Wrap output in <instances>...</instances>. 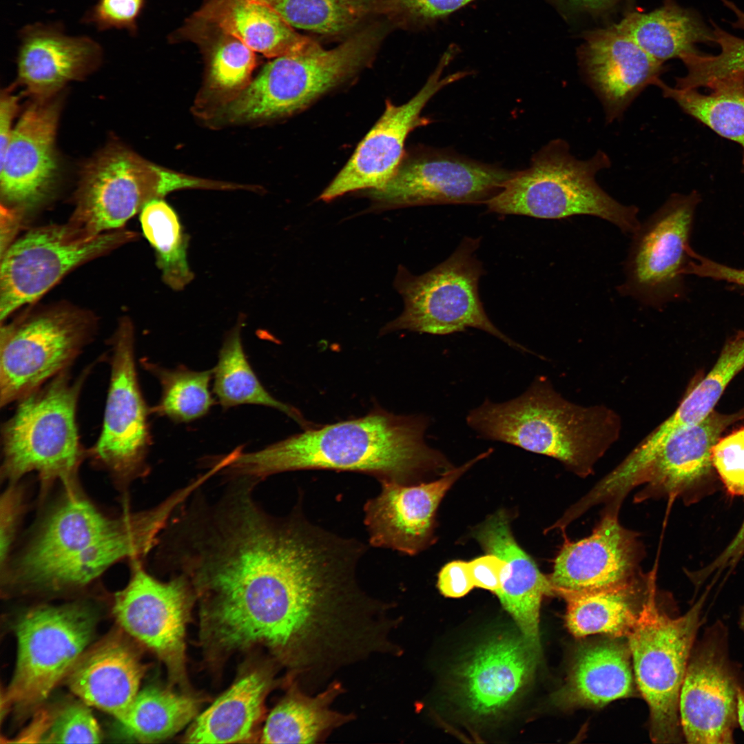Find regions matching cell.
<instances>
[{
  "label": "cell",
  "instance_id": "obj_1",
  "mask_svg": "<svg viewBox=\"0 0 744 744\" xmlns=\"http://www.w3.org/2000/svg\"><path fill=\"white\" fill-rule=\"evenodd\" d=\"M428 425L423 416L375 409L362 417L306 430L258 451L237 447L228 454L227 469L258 482L286 471L329 469L412 484L428 472L452 468L442 453L426 444Z\"/></svg>",
  "mask_w": 744,
  "mask_h": 744
},
{
  "label": "cell",
  "instance_id": "obj_2",
  "mask_svg": "<svg viewBox=\"0 0 744 744\" xmlns=\"http://www.w3.org/2000/svg\"><path fill=\"white\" fill-rule=\"evenodd\" d=\"M466 422L483 438L555 458L583 476L617 441L621 429L612 409L570 402L544 376L515 399H486L469 412Z\"/></svg>",
  "mask_w": 744,
  "mask_h": 744
},
{
  "label": "cell",
  "instance_id": "obj_3",
  "mask_svg": "<svg viewBox=\"0 0 744 744\" xmlns=\"http://www.w3.org/2000/svg\"><path fill=\"white\" fill-rule=\"evenodd\" d=\"M65 489L9 573L10 584L21 590H35L50 573L67 586L82 587L130 552L127 530L136 513L110 517L77 487Z\"/></svg>",
  "mask_w": 744,
  "mask_h": 744
},
{
  "label": "cell",
  "instance_id": "obj_4",
  "mask_svg": "<svg viewBox=\"0 0 744 744\" xmlns=\"http://www.w3.org/2000/svg\"><path fill=\"white\" fill-rule=\"evenodd\" d=\"M96 362L73 378L64 371L17 402L1 426L3 478L16 482L34 472L41 493L57 480L76 487L81 464L87 457L79 433L77 408L85 383Z\"/></svg>",
  "mask_w": 744,
  "mask_h": 744
},
{
  "label": "cell",
  "instance_id": "obj_5",
  "mask_svg": "<svg viewBox=\"0 0 744 744\" xmlns=\"http://www.w3.org/2000/svg\"><path fill=\"white\" fill-rule=\"evenodd\" d=\"M610 166L609 156L602 150L588 159H578L568 142L554 139L533 155L527 169L515 172L484 204L490 212L544 219L592 216L633 235L641 225L639 208L618 202L596 180L600 171Z\"/></svg>",
  "mask_w": 744,
  "mask_h": 744
},
{
  "label": "cell",
  "instance_id": "obj_6",
  "mask_svg": "<svg viewBox=\"0 0 744 744\" xmlns=\"http://www.w3.org/2000/svg\"><path fill=\"white\" fill-rule=\"evenodd\" d=\"M376 41L375 32L366 30L333 49L275 58L216 116L231 123H251L298 113L366 66Z\"/></svg>",
  "mask_w": 744,
  "mask_h": 744
},
{
  "label": "cell",
  "instance_id": "obj_7",
  "mask_svg": "<svg viewBox=\"0 0 744 744\" xmlns=\"http://www.w3.org/2000/svg\"><path fill=\"white\" fill-rule=\"evenodd\" d=\"M642 603L628 634L638 688L650 711V733L656 743L680 742L679 702L707 592L683 615L671 617L657 606L654 588Z\"/></svg>",
  "mask_w": 744,
  "mask_h": 744
},
{
  "label": "cell",
  "instance_id": "obj_8",
  "mask_svg": "<svg viewBox=\"0 0 744 744\" xmlns=\"http://www.w3.org/2000/svg\"><path fill=\"white\" fill-rule=\"evenodd\" d=\"M479 243V238H464L446 260L420 276L400 266L395 287L403 298L404 311L382 331L409 330L447 335L473 327L510 347L530 352L497 329L484 309L478 290L484 269L475 255Z\"/></svg>",
  "mask_w": 744,
  "mask_h": 744
},
{
  "label": "cell",
  "instance_id": "obj_9",
  "mask_svg": "<svg viewBox=\"0 0 744 744\" xmlns=\"http://www.w3.org/2000/svg\"><path fill=\"white\" fill-rule=\"evenodd\" d=\"M216 184L167 169L112 143L83 166L69 223L90 235L120 229L153 199L179 189L220 187Z\"/></svg>",
  "mask_w": 744,
  "mask_h": 744
},
{
  "label": "cell",
  "instance_id": "obj_10",
  "mask_svg": "<svg viewBox=\"0 0 744 744\" xmlns=\"http://www.w3.org/2000/svg\"><path fill=\"white\" fill-rule=\"evenodd\" d=\"M87 314L53 309L1 325L0 407L17 402L70 369L95 334Z\"/></svg>",
  "mask_w": 744,
  "mask_h": 744
},
{
  "label": "cell",
  "instance_id": "obj_11",
  "mask_svg": "<svg viewBox=\"0 0 744 744\" xmlns=\"http://www.w3.org/2000/svg\"><path fill=\"white\" fill-rule=\"evenodd\" d=\"M136 237L121 229L90 235L70 223L29 231L1 254V321L40 298L74 268Z\"/></svg>",
  "mask_w": 744,
  "mask_h": 744
},
{
  "label": "cell",
  "instance_id": "obj_12",
  "mask_svg": "<svg viewBox=\"0 0 744 744\" xmlns=\"http://www.w3.org/2000/svg\"><path fill=\"white\" fill-rule=\"evenodd\" d=\"M94 625L93 612L78 604L25 613L16 626L17 658L6 703L25 707L44 700L83 654Z\"/></svg>",
  "mask_w": 744,
  "mask_h": 744
},
{
  "label": "cell",
  "instance_id": "obj_13",
  "mask_svg": "<svg viewBox=\"0 0 744 744\" xmlns=\"http://www.w3.org/2000/svg\"><path fill=\"white\" fill-rule=\"evenodd\" d=\"M110 380L102 428L87 450L98 466L118 481L127 482L148 470L152 445L149 408L143 397L136 370L134 331L123 319L110 340Z\"/></svg>",
  "mask_w": 744,
  "mask_h": 744
},
{
  "label": "cell",
  "instance_id": "obj_14",
  "mask_svg": "<svg viewBox=\"0 0 744 744\" xmlns=\"http://www.w3.org/2000/svg\"><path fill=\"white\" fill-rule=\"evenodd\" d=\"M743 419L744 409L730 414L712 411L701 422L673 432L634 468L603 477L592 490L594 499L617 502L632 488L645 484L647 494L691 502L711 486L713 446L727 428Z\"/></svg>",
  "mask_w": 744,
  "mask_h": 744
},
{
  "label": "cell",
  "instance_id": "obj_15",
  "mask_svg": "<svg viewBox=\"0 0 744 744\" xmlns=\"http://www.w3.org/2000/svg\"><path fill=\"white\" fill-rule=\"evenodd\" d=\"M699 195L674 194L632 235L619 293L654 307L677 296Z\"/></svg>",
  "mask_w": 744,
  "mask_h": 744
},
{
  "label": "cell",
  "instance_id": "obj_16",
  "mask_svg": "<svg viewBox=\"0 0 744 744\" xmlns=\"http://www.w3.org/2000/svg\"><path fill=\"white\" fill-rule=\"evenodd\" d=\"M515 172L446 150L424 149L404 157L388 182L368 193L375 209L485 203Z\"/></svg>",
  "mask_w": 744,
  "mask_h": 744
},
{
  "label": "cell",
  "instance_id": "obj_17",
  "mask_svg": "<svg viewBox=\"0 0 744 744\" xmlns=\"http://www.w3.org/2000/svg\"><path fill=\"white\" fill-rule=\"evenodd\" d=\"M725 628L717 623L693 647L679 702L681 731L688 743H732L741 689L730 661Z\"/></svg>",
  "mask_w": 744,
  "mask_h": 744
},
{
  "label": "cell",
  "instance_id": "obj_18",
  "mask_svg": "<svg viewBox=\"0 0 744 744\" xmlns=\"http://www.w3.org/2000/svg\"><path fill=\"white\" fill-rule=\"evenodd\" d=\"M130 579L114 597L113 613L122 628L153 650L171 676L185 679V629L195 596L183 577L163 582L133 559Z\"/></svg>",
  "mask_w": 744,
  "mask_h": 744
},
{
  "label": "cell",
  "instance_id": "obj_19",
  "mask_svg": "<svg viewBox=\"0 0 744 744\" xmlns=\"http://www.w3.org/2000/svg\"><path fill=\"white\" fill-rule=\"evenodd\" d=\"M453 56V50L442 56L425 84L409 101L395 105L386 101L384 113L322 192L321 200L331 201L351 192L379 189L388 182L404 158L409 133L431 122L421 116L426 103L440 90L468 75L465 72L443 75Z\"/></svg>",
  "mask_w": 744,
  "mask_h": 744
},
{
  "label": "cell",
  "instance_id": "obj_20",
  "mask_svg": "<svg viewBox=\"0 0 744 744\" xmlns=\"http://www.w3.org/2000/svg\"><path fill=\"white\" fill-rule=\"evenodd\" d=\"M61 101L33 100L21 115L0 160L1 206L22 213L45 202L60 176L56 134Z\"/></svg>",
  "mask_w": 744,
  "mask_h": 744
},
{
  "label": "cell",
  "instance_id": "obj_21",
  "mask_svg": "<svg viewBox=\"0 0 744 744\" xmlns=\"http://www.w3.org/2000/svg\"><path fill=\"white\" fill-rule=\"evenodd\" d=\"M493 450L457 468L444 472L437 480L418 484L381 481L378 495L364 505V524L369 543L413 555L434 540L435 514L442 498L466 471Z\"/></svg>",
  "mask_w": 744,
  "mask_h": 744
},
{
  "label": "cell",
  "instance_id": "obj_22",
  "mask_svg": "<svg viewBox=\"0 0 744 744\" xmlns=\"http://www.w3.org/2000/svg\"><path fill=\"white\" fill-rule=\"evenodd\" d=\"M578 56L584 80L600 101L609 123L621 119L665 70L663 63L615 25L589 33Z\"/></svg>",
  "mask_w": 744,
  "mask_h": 744
},
{
  "label": "cell",
  "instance_id": "obj_23",
  "mask_svg": "<svg viewBox=\"0 0 744 744\" xmlns=\"http://www.w3.org/2000/svg\"><path fill=\"white\" fill-rule=\"evenodd\" d=\"M539 655L521 634H499L485 641L455 672L464 705L477 716L499 714L529 683Z\"/></svg>",
  "mask_w": 744,
  "mask_h": 744
},
{
  "label": "cell",
  "instance_id": "obj_24",
  "mask_svg": "<svg viewBox=\"0 0 744 744\" xmlns=\"http://www.w3.org/2000/svg\"><path fill=\"white\" fill-rule=\"evenodd\" d=\"M617 515L611 510L590 536L564 545L549 577L556 595L604 590L632 580L639 546Z\"/></svg>",
  "mask_w": 744,
  "mask_h": 744
},
{
  "label": "cell",
  "instance_id": "obj_25",
  "mask_svg": "<svg viewBox=\"0 0 744 744\" xmlns=\"http://www.w3.org/2000/svg\"><path fill=\"white\" fill-rule=\"evenodd\" d=\"M17 82L33 100L54 97L69 82L100 65L102 49L94 39L65 34L60 26L35 23L20 33Z\"/></svg>",
  "mask_w": 744,
  "mask_h": 744
},
{
  "label": "cell",
  "instance_id": "obj_26",
  "mask_svg": "<svg viewBox=\"0 0 744 744\" xmlns=\"http://www.w3.org/2000/svg\"><path fill=\"white\" fill-rule=\"evenodd\" d=\"M475 537L484 550L506 563L499 589L495 593L513 617L521 634L541 652L539 614L544 597L556 595L555 587L520 547L511 532L508 516L499 511L475 530Z\"/></svg>",
  "mask_w": 744,
  "mask_h": 744
},
{
  "label": "cell",
  "instance_id": "obj_27",
  "mask_svg": "<svg viewBox=\"0 0 744 744\" xmlns=\"http://www.w3.org/2000/svg\"><path fill=\"white\" fill-rule=\"evenodd\" d=\"M144 667L121 635L85 651L68 675L70 690L84 703L120 720L136 697Z\"/></svg>",
  "mask_w": 744,
  "mask_h": 744
},
{
  "label": "cell",
  "instance_id": "obj_28",
  "mask_svg": "<svg viewBox=\"0 0 744 744\" xmlns=\"http://www.w3.org/2000/svg\"><path fill=\"white\" fill-rule=\"evenodd\" d=\"M196 17L268 58L307 54L322 49L258 0H209Z\"/></svg>",
  "mask_w": 744,
  "mask_h": 744
},
{
  "label": "cell",
  "instance_id": "obj_29",
  "mask_svg": "<svg viewBox=\"0 0 744 744\" xmlns=\"http://www.w3.org/2000/svg\"><path fill=\"white\" fill-rule=\"evenodd\" d=\"M630 652L622 645L605 641L579 650L565 684L554 694L566 707H600L632 693Z\"/></svg>",
  "mask_w": 744,
  "mask_h": 744
},
{
  "label": "cell",
  "instance_id": "obj_30",
  "mask_svg": "<svg viewBox=\"0 0 744 744\" xmlns=\"http://www.w3.org/2000/svg\"><path fill=\"white\" fill-rule=\"evenodd\" d=\"M342 683H330L317 694H310L298 680L268 716L261 736L265 743H316L355 716L332 708L343 693Z\"/></svg>",
  "mask_w": 744,
  "mask_h": 744
},
{
  "label": "cell",
  "instance_id": "obj_31",
  "mask_svg": "<svg viewBox=\"0 0 744 744\" xmlns=\"http://www.w3.org/2000/svg\"><path fill=\"white\" fill-rule=\"evenodd\" d=\"M271 683L269 672L244 675L196 718L186 742L233 743L250 738Z\"/></svg>",
  "mask_w": 744,
  "mask_h": 744
},
{
  "label": "cell",
  "instance_id": "obj_32",
  "mask_svg": "<svg viewBox=\"0 0 744 744\" xmlns=\"http://www.w3.org/2000/svg\"><path fill=\"white\" fill-rule=\"evenodd\" d=\"M615 26L662 63L698 51L699 43H715L712 28L697 12L671 0L648 13L630 12Z\"/></svg>",
  "mask_w": 744,
  "mask_h": 744
},
{
  "label": "cell",
  "instance_id": "obj_33",
  "mask_svg": "<svg viewBox=\"0 0 744 744\" xmlns=\"http://www.w3.org/2000/svg\"><path fill=\"white\" fill-rule=\"evenodd\" d=\"M744 368V331L723 346L711 370L690 390L675 411L637 446L644 457L651 455L673 432L695 424L712 411L732 380Z\"/></svg>",
  "mask_w": 744,
  "mask_h": 744
},
{
  "label": "cell",
  "instance_id": "obj_34",
  "mask_svg": "<svg viewBox=\"0 0 744 744\" xmlns=\"http://www.w3.org/2000/svg\"><path fill=\"white\" fill-rule=\"evenodd\" d=\"M657 86L664 97L673 100L687 114L709 127L743 149L744 165V76L732 75L714 79L705 87L703 94L694 88H678L665 83L660 78Z\"/></svg>",
  "mask_w": 744,
  "mask_h": 744
},
{
  "label": "cell",
  "instance_id": "obj_35",
  "mask_svg": "<svg viewBox=\"0 0 744 744\" xmlns=\"http://www.w3.org/2000/svg\"><path fill=\"white\" fill-rule=\"evenodd\" d=\"M557 595L566 602V627L577 637L595 634L627 637L640 610L635 607L637 592L633 579L611 588L562 591Z\"/></svg>",
  "mask_w": 744,
  "mask_h": 744
},
{
  "label": "cell",
  "instance_id": "obj_36",
  "mask_svg": "<svg viewBox=\"0 0 744 744\" xmlns=\"http://www.w3.org/2000/svg\"><path fill=\"white\" fill-rule=\"evenodd\" d=\"M241 324L225 337L213 368V391L223 409L254 404L277 409L300 424V413L291 406L273 397L263 386L245 355L240 336Z\"/></svg>",
  "mask_w": 744,
  "mask_h": 744
},
{
  "label": "cell",
  "instance_id": "obj_37",
  "mask_svg": "<svg viewBox=\"0 0 744 744\" xmlns=\"http://www.w3.org/2000/svg\"><path fill=\"white\" fill-rule=\"evenodd\" d=\"M198 699L158 688L139 692L118 720L127 734L141 743L166 739L183 729L197 714Z\"/></svg>",
  "mask_w": 744,
  "mask_h": 744
},
{
  "label": "cell",
  "instance_id": "obj_38",
  "mask_svg": "<svg viewBox=\"0 0 744 744\" xmlns=\"http://www.w3.org/2000/svg\"><path fill=\"white\" fill-rule=\"evenodd\" d=\"M141 363L161 387V397L151 407L152 413L174 423H189L205 416L214 404L209 390L213 369L193 371L183 365L169 369L145 358Z\"/></svg>",
  "mask_w": 744,
  "mask_h": 744
},
{
  "label": "cell",
  "instance_id": "obj_39",
  "mask_svg": "<svg viewBox=\"0 0 744 744\" xmlns=\"http://www.w3.org/2000/svg\"><path fill=\"white\" fill-rule=\"evenodd\" d=\"M220 39L211 52L204 87L196 105L199 112L208 117L247 87L256 65L255 52L243 42L226 34Z\"/></svg>",
  "mask_w": 744,
  "mask_h": 744
},
{
  "label": "cell",
  "instance_id": "obj_40",
  "mask_svg": "<svg viewBox=\"0 0 744 744\" xmlns=\"http://www.w3.org/2000/svg\"><path fill=\"white\" fill-rule=\"evenodd\" d=\"M143 233L155 249L166 284L182 289L193 278L187 258V238L175 211L161 198L149 201L141 211Z\"/></svg>",
  "mask_w": 744,
  "mask_h": 744
},
{
  "label": "cell",
  "instance_id": "obj_41",
  "mask_svg": "<svg viewBox=\"0 0 744 744\" xmlns=\"http://www.w3.org/2000/svg\"><path fill=\"white\" fill-rule=\"evenodd\" d=\"M273 9L291 26L333 34L355 26L366 14L362 0H258Z\"/></svg>",
  "mask_w": 744,
  "mask_h": 744
},
{
  "label": "cell",
  "instance_id": "obj_42",
  "mask_svg": "<svg viewBox=\"0 0 744 744\" xmlns=\"http://www.w3.org/2000/svg\"><path fill=\"white\" fill-rule=\"evenodd\" d=\"M101 738L96 719L83 703L68 705L54 716L50 715L40 743H98Z\"/></svg>",
  "mask_w": 744,
  "mask_h": 744
},
{
  "label": "cell",
  "instance_id": "obj_43",
  "mask_svg": "<svg viewBox=\"0 0 744 744\" xmlns=\"http://www.w3.org/2000/svg\"><path fill=\"white\" fill-rule=\"evenodd\" d=\"M712 462L727 493L744 495V426L721 437L712 451Z\"/></svg>",
  "mask_w": 744,
  "mask_h": 744
},
{
  "label": "cell",
  "instance_id": "obj_44",
  "mask_svg": "<svg viewBox=\"0 0 744 744\" xmlns=\"http://www.w3.org/2000/svg\"><path fill=\"white\" fill-rule=\"evenodd\" d=\"M144 0H99L85 16V21L99 30H136V23Z\"/></svg>",
  "mask_w": 744,
  "mask_h": 744
},
{
  "label": "cell",
  "instance_id": "obj_45",
  "mask_svg": "<svg viewBox=\"0 0 744 744\" xmlns=\"http://www.w3.org/2000/svg\"><path fill=\"white\" fill-rule=\"evenodd\" d=\"M22 510L21 490L11 486L1 499V564L7 559L15 527Z\"/></svg>",
  "mask_w": 744,
  "mask_h": 744
},
{
  "label": "cell",
  "instance_id": "obj_46",
  "mask_svg": "<svg viewBox=\"0 0 744 744\" xmlns=\"http://www.w3.org/2000/svg\"><path fill=\"white\" fill-rule=\"evenodd\" d=\"M474 587L468 561H451L441 569L438 575L437 588L445 597H462Z\"/></svg>",
  "mask_w": 744,
  "mask_h": 744
},
{
  "label": "cell",
  "instance_id": "obj_47",
  "mask_svg": "<svg viewBox=\"0 0 744 744\" xmlns=\"http://www.w3.org/2000/svg\"><path fill=\"white\" fill-rule=\"evenodd\" d=\"M469 566L475 587L495 593L500 588L505 572L506 561L496 555L487 552L470 561Z\"/></svg>",
  "mask_w": 744,
  "mask_h": 744
},
{
  "label": "cell",
  "instance_id": "obj_48",
  "mask_svg": "<svg viewBox=\"0 0 744 744\" xmlns=\"http://www.w3.org/2000/svg\"><path fill=\"white\" fill-rule=\"evenodd\" d=\"M685 273L726 281L744 287V269L721 264L696 253L688 262Z\"/></svg>",
  "mask_w": 744,
  "mask_h": 744
},
{
  "label": "cell",
  "instance_id": "obj_49",
  "mask_svg": "<svg viewBox=\"0 0 744 744\" xmlns=\"http://www.w3.org/2000/svg\"><path fill=\"white\" fill-rule=\"evenodd\" d=\"M412 16L433 20L448 15L474 0H399Z\"/></svg>",
  "mask_w": 744,
  "mask_h": 744
},
{
  "label": "cell",
  "instance_id": "obj_50",
  "mask_svg": "<svg viewBox=\"0 0 744 744\" xmlns=\"http://www.w3.org/2000/svg\"><path fill=\"white\" fill-rule=\"evenodd\" d=\"M744 555V519L737 533L722 552L710 564L696 572L705 581L713 573H720L734 566Z\"/></svg>",
  "mask_w": 744,
  "mask_h": 744
},
{
  "label": "cell",
  "instance_id": "obj_51",
  "mask_svg": "<svg viewBox=\"0 0 744 744\" xmlns=\"http://www.w3.org/2000/svg\"><path fill=\"white\" fill-rule=\"evenodd\" d=\"M19 97L8 87L0 97V160L3 157L14 127L13 121L19 111Z\"/></svg>",
  "mask_w": 744,
  "mask_h": 744
},
{
  "label": "cell",
  "instance_id": "obj_52",
  "mask_svg": "<svg viewBox=\"0 0 744 744\" xmlns=\"http://www.w3.org/2000/svg\"><path fill=\"white\" fill-rule=\"evenodd\" d=\"M568 5L589 11H597L611 6L617 0H561Z\"/></svg>",
  "mask_w": 744,
  "mask_h": 744
},
{
  "label": "cell",
  "instance_id": "obj_53",
  "mask_svg": "<svg viewBox=\"0 0 744 744\" xmlns=\"http://www.w3.org/2000/svg\"><path fill=\"white\" fill-rule=\"evenodd\" d=\"M739 623L741 628L744 634V608L741 611ZM737 714L738 722L744 731V690L741 688L740 689L738 695Z\"/></svg>",
  "mask_w": 744,
  "mask_h": 744
}]
</instances>
